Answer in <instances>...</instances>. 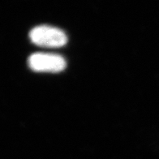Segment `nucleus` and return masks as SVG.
I'll return each mask as SVG.
<instances>
[{"mask_svg":"<svg viewBox=\"0 0 159 159\" xmlns=\"http://www.w3.org/2000/svg\"><path fill=\"white\" fill-rule=\"evenodd\" d=\"M30 38L34 44L43 47L57 48L67 44V37L59 28L50 25H38L30 33Z\"/></svg>","mask_w":159,"mask_h":159,"instance_id":"f257e3e1","label":"nucleus"},{"mask_svg":"<svg viewBox=\"0 0 159 159\" xmlns=\"http://www.w3.org/2000/svg\"><path fill=\"white\" fill-rule=\"evenodd\" d=\"M29 67L37 72H59L66 68L63 56L51 53H34L28 59Z\"/></svg>","mask_w":159,"mask_h":159,"instance_id":"f03ea898","label":"nucleus"}]
</instances>
